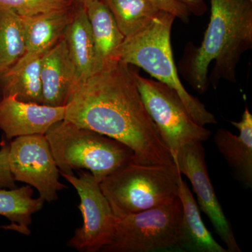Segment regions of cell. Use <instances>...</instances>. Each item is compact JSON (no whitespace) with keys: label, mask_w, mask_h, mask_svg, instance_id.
Here are the masks:
<instances>
[{"label":"cell","mask_w":252,"mask_h":252,"mask_svg":"<svg viewBox=\"0 0 252 252\" xmlns=\"http://www.w3.org/2000/svg\"><path fill=\"white\" fill-rule=\"evenodd\" d=\"M240 135L220 128L214 142L231 170L233 178L247 188L252 187V115L248 107L239 122H230Z\"/></svg>","instance_id":"7c38bea8"},{"label":"cell","mask_w":252,"mask_h":252,"mask_svg":"<svg viewBox=\"0 0 252 252\" xmlns=\"http://www.w3.org/2000/svg\"><path fill=\"white\" fill-rule=\"evenodd\" d=\"M95 48L98 71L112 61L116 50L125 36L118 27L114 16L102 0H94L85 6Z\"/></svg>","instance_id":"ac0fdd59"},{"label":"cell","mask_w":252,"mask_h":252,"mask_svg":"<svg viewBox=\"0 0 252 252\" xmlns=\"http://www.w3.org/2000/svg\"><path fill=\"white\" fill-rule=\"evenodd\" d=\"M1 98V94H0V99Z\"/></svg>","instance_id":"83f0119b"},{"label":"cell","mask_w":252,"mask_h":252,"mask_svg":"<svg viewBox=\"0 0 252 252\" xmlns=\"http://www.w3.org/2000/svg\"><path fill=\"white\" fill-rule=\"evenodd\" d=\"M175 163L181 175H185L196 194L199 207L208 217L215 231L227 246L228 252H241L233 228L219 201L208 171L205 152L201 142L193 141L182 146Z\"/></svg>","instance_id":"30bf717a"},{"label":"cell","mask_w":252,"mask_h":252,"mask_svg":"<svg viewBox=\"0 0 252 252\" xmlns=\"http://www.w3.org/2000/svg\"><path fill=\"white\" fill-rule=\"evenodd\" d=\"M74 8V5L69 9L21 17L27 52L43 55L57 44L72 20Z\"/></svg>","instance_id":"e0dca14e"},{"label":"cell","mask_w":252,"mask_h":252,"mask_svg":"<svg viewBox=\"0 0 252 252\" xmlns=\"http://www.w3.org/2000/svg\"><path fill=\"white\" fill-rule=\"evenodd\" d=\"M249 1H252V0H249Z\"/></svg>","instance_id":"f1b7e54d"},{"label":"cell","mask_w":252,"mask_h":252,"mask_svg":"<svg viewBox=\"0 0 252 252\" xmlns=\"http://www.w3.org/2000/svg\"><path fill=\"white\" fill-rule=\"evenodd\" d=\"M176 164L140 165L133 161L99 183L116 217L165 205L178 197L182 178Z\"/></svg>","instance_id":"5b68a950"},{"label":"cell","mask_w":252,"mask_h":252,"mask_svg":"<svg viewBox=\"0 0 252 252\" xmlns=\"http://www.w3.org/2000/svg\"><path fill=\"white\" fill-rule=\"evenodd\" d=\"M175 18L173 14L160 10L143 29L125 37L113 55L112 61L142 68L157 80L172 89L198 125L205 127L207 124H216L215 116L198 99L189 94L179 77L170 39Z\"/></svg>","instance_id":"3957f363"},{"label":"cell","mask_w":252,"mask_h":252,"mask_svg":"<svg viewBox=\"0 0 252 252\" xmlns=\"http://www.w3.org/2000/svg\"><path fill=\"white\" fill-rule=\"evenodd\" d=\"M45 136L61 175L85 169L100 183L133 160L125 144L64 119L53 124Z\"/></svg>","instance_id":"277c9868"},{"label":"cell","mask_w":252,"mask_h":252,"mask_svg":"<svg viewBox=\"0 0 252 252\" xmlns=\"http://www.w3.org/2000/svg\"><path fill=\"white\" fill-rule=\"evenodd\" d=\"M64 38L75 69L74 84L85 80L97 72L98 67L94 36L84 6L74 4L72 20Z\"/></svg>","instance_id":"5bb4252c"},{"label":"cell","mask_w":252,"mask_h":252,"mask_svg":"<svg viewBox=\"0 0 252 252\" xmlns=\"http://www.w3.org/2000/svg\"><path fill=\"white\" fill-rule=\"evenodd\" d=\"M77 190L83 225L74 231L67 246L81 252H97L112 242L115 232V215L102 193L99 183L90 172L79 176L61 175Z\"/></svg>","instance_id":"ba28073f"},{"label":"cell","mask_w":252,"mask_h":252,"mask_svg":"<svg viewBox=\"0 0 252 252\" xmlns=\"http://www.w3.org/2000/svg\"><path fill=\"white\" fill-rule=\"evenodd\" d=\"M135 79L144 107L165 142L174 162L182 146L208 140L211 131L193 122L178 94L165 84L140 76Z\"/></svg>","instance_id":"52a82bcc"},{"label":"cell","mask_w":252,"mask_h":252,"mask_svg":"<svg viewBox=\"0 0 252 252\" xmlns=\"http://www.w3.org/2000/svg\"><path fill=\"white\" fill-rule=\"evenodd\" d=\"M74 5L73 0H0V8L10 10L21 17L69 9Z\"/></svg>","instance_id":"7402d4cb"},{"label":"cell","mask_w":252,"mask_h":252,"mask_svg":"<svg viewBox=\"0 0 252 252\" xmlns=\"http://www.w3.org/2000/svg\"><path fill=\"white\" fill-rule=\"evenodd\" d=\"M32 195L33 189L30 185L0 189V215L18 225L23 235L31 234L28 227L32 223V216L42 209L44 203L40 197L34 198Z\"/></svg>","instance_id":"d6986e66"},{"label":"cell","mask_w":252,"mask_h":252,"mask_svg":"<svg viewBox=\"0 0 252 252\" xmlns=\"http://www.w3.org/2000/svg\"><path fill=\"white\" fill-rule=\"evenodd\" d=\"M180 4L185 5L189 12L195 16H203L207 11V5L205 0H175Z\"/></svg>","instance_id":"d4e9b609"},{"label":"cell","mask_w":252,"mask_h":252,"mask_svg":"<svg viewBox=\"0 0 252 252\" xmlns=\"http://www.w3.org/2000/svg\"><path fill=\"white\" fill-rule=\"evenodd\" d=\"M43 104L65 106L75 82V69L64 36L41 58Z\"/></svg>","instance_id":"4fadbf2b"},{"label":"cell","mask_w":252,"mask_h":252,"mask_svg":"<svg viewBox=\"0 0 252 252\" xmlns=\"http://www.w3.org/2000/svg\"><path fill=\"white\" fill-rule=\"evenodd\" d=\"M65 106L23 102L15 96L0 99V130L9 140L21 136L45 135L50 127L64 119Z\"/></svg>","instance_id":"8fae6325"},{"label":"cell","mask_w":252,"mask_h":252,"mask_svg":"<svg viewBox=\"0 0 252 252\" xmlns=\"http://www.w3.org/2000/svg\"><path fill=\"white\" fill-rule=\"evenodd\" d=\"M42 55L26 52L7 70L0 74V94L15 96L23 102L43 104L40 77Z\"/></svg>","instance_id":"9a60e30c"},{"label":"cell","mask_w":252,"mask_h":252,"mask_svg":"<svg viewBox=\"0 0 252 252\" xmlns=\"http://www.w3.org/2000/svg\"><path fill=\"white\" fill-rule=\"evenodd\" d=\"M210 1L211 16L201 45L187 48L180 63L184 77L200 94L210 83L216 89L220 80L236 82L239 61L252 46V1Z\"/></svg>","instance_id":"7a4b0ae2"},{"label":"cell","mask_w":252,"mask_h":252,"mask_svg":"<svg viewBox=\"0 0 252 252\" xmlns=\"http://www.w3.org/2000/svg\"><path fill=\"white\" fill-rule=\"evenodd\" d=\"M149 1L155 5L158 9L173 14L176 18H180L183 22H188L190 12L185 5L180 4L178 1L175 0H149Z\"/></svg>","instance_id":"cb8c5ba5"},{"label":"cell","mask_w":252,"mask_h":252,"mask_svg":"<svg viewBox=\"0 0 252 252\" xmlns=\"http://www.w3.org/2000/svg\"><path fill=\"white\" fill-rule=\"evenodd\" d=\"M131 64L112 61L72 86L64 120L125 144L140 165L175 164L144 107Z\"/></svg>","instance_id":"6da1fadb"},{"label":"cell","mask_w":252,"mask_h":252,"mask_svg":"<svg viewBox=\"0 0 252 252\" xmlns=\"http://www.w3.org/2000/svg\"><path fill=\"white\" fill-rule=\"evenodd\" d=\"M182 205L179 197L170 203L123 216H115L112 242L106 252H151L180 250Z\"/></svg>","instance_id":"8992f818"},{"label":"cell","mask_w":252,"mask_h":252,"mask_svg":"<svg viewBox=\"0 0 252 252\" xmlns=\"http://www.w3.org/2000/svg\"><path fill=\"white\" fill-rule=\"evenodd\" d=\"M27 52L21 16L0 8V74Z\"/></svg>","instance_id":"44dd1931"},{"label":"cell","mask_w":252,"mask_h":252,"mask_svg":"<svg viewBox=\"0 0 252 252\" xmlns=\"http://www.w3.org/2000/svg\"><path fill=\"white\" fill-rule=\"evenodd\" d=\"M9 165L14 180L35 188L44 201L57 200L58 192L67 188L60 182L61 172L45 135L14 138L9 144Z\"/></svg>","instance_id":"9c48e42d"},{"label":"cell","mask_w":252,"mask_h":252,"mask_svg":"<svg viewBox=\"0 0 252 252\" xmlns=\"http://www.w3.org/2000/svg\"><path fill=\"white\" fill-rule=\"evenodd\" d=\"M94 1V0H73L74 4L75 5H80L85 7L86 4H89L91 1Z\"/></svg>","instance_id":"484cf974"},{"label":"cell","mask_w":252,"mask_h":252,"mask_svg":"<svg viewBox=\"0 0 252 252\" xmlns=\"http://www.w3.org/2000/svg\"><path fill=\"white\" fill-rule=\"evenodd\" d=\"M125 37L143 29L160 9L149 0H102Z\"/></svg>","instance_id":"ffe728a7"},{"label":"cell","mask_w":252,"mask_h":252,"mask_svg":"<svg viewBox=\"0 0 252 252\" xmlns=\"http://www.w3.org/2000/svg\"><path fill=\"white\" fill-rule=\"evenodd\" d=\"M178 197L182 205L180 250L193 252H228L212 237L200 216L198 205L185 181L180 179Z\"/></svg>","instance_id":"2e32d148"},{"label":"cell","mask_w":252,"mask_h":252,"mask_svg":"<svg viewBox=\"0 0 252 252\" xmlns=\"http://www.w3.org/2000/svg\"><path fill=\"white\" fill-rule=\"evenodd\" d=\"M0 228H3V229L6 230V228H7V225H0Z\"/></svg>","instance_id":"4316f807"},{"label":"cell","mask_w":252,"mask_h":252,"mask_svg":"<svg viewBox=\"0 0 252 252\" xmlns=\"http://www.w3.org/2000/svg\"><path fill=\"white\" fill-rule=\"evenodd\" d=\"M9 144H4L0 149V189L16 188L9 165Z\"/></svg>","instance_id":"603a6c76"}]
</instances>
